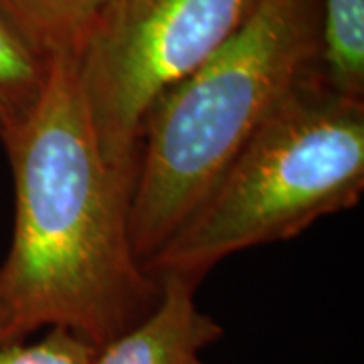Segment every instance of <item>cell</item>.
Returning a JSON list of instances; mask_svg holds the SVG:
<instances>
[{
	"label": "cell",
	"mask_w": 364,
	"mask_h": 364,
	"mask_svg": "<svg viewBox=\"0 0 364 364\" xmlns=\"http://www.w3.org/2000/svg\"><path fill=\"white\" fill-rule=\"evenodd\" d=\"M191 364H205V363H203L200 358H195V360H193V363H191Z\"/></svg>",
	"instance_id": "obj_10"
},
{
	"label": "cell",
	"mask_w": 364,
	"mask_h": 364,
	"mask_svg": "<svg viewBox=\"0 0 364 364\" xmlns=\"http://www.w3.org/2000/svg\"><path fill=\"white\" fill-rule=\"evenodd\" d=\"M97 348L65 328H51L39 342L0 344V364H91Z\"/></svg>",
	"instance_id": "obj_9"
},
{
	"label": "cell",
	"mask_w": 364,
	"mask_h": 364,
	"mask_svg": "<svg viewBox=\"0 0 364 364\" xmlns=\"http://www.w3.org/2000/svg\"><path fill=\"white\" fill-rule=\"evenodd\" d=\"M112 0H0V9L41 51L75 57Z\"/></svg>",
	"instance_id": "obj_8"
},
{
	"label": "cell",
	"mask_w": 364,
	"mask_h": 364,
	"mask_svg": "<svg viewBox=\"0 0 364 364\" xmlns=\"http://www.w3.org/2000/svg\"><path fill=\"white\" fill-rule=\"evenodd\" d=\"M261 0H112L73 57L107 164L134 181L150 107L205 63Z\"/></svg>",
	"instance_id": "obj_4"
},
{
	"label": "cell",
	"mask_w": 364,
	"mask_h": 364,
	"mask_svg": "<svg viewBox=\"0 0 364 364\" xmlns=\"http://www.w3.org/2000/svg\"><path fill=\"white\" fill-rule=\"evenodd\" d=\"M363 191L364 100L332 90L314 69L144 269L200 282L233 253L291 239L356 207Z\"/></svg>",
	"instance_id": "obj_3"
},
{
	"label": "cell",
	"mask_w": 364,
	"mask_h": 364,
	"mask_svg": "<svg viewBox=\"0 0 364 364\" xmlns=\"http://www.w3.org/2000/svg\"><path fill=\"white\" fill-rule=\"evenodd\" d=\"M57 57L23 33L0 9V142L13 140L35 116L51 83Z\"/></svg>",
	"instance_id": "obj_6"
},
{
	"label": "cell",
	"mask_w": 364,
	"mask_h": 364,
	"mask_svg": "<svg viewBox=\"0 0 364 364\" xmlns=\"http://www.w3.org/2000/svg\"><path fill=\"white\" fill-rule=\"evenodd\" d=\"M318 73L348 97L364 100V0H316Z\"/></svg>",
	"instance_id": "obj_7"
},
{
	"label": "cell",
	"mask_w": 364,
	"mask_h": 364,
	"mask_svg": "<svg viewBox=\"0 0 364 364\" xmlns=\"http://www.w3.org/2000/svg\"><path fill=\"white\" fill-rule=\"evenodd\" d=\"M318 51L316 0H261L231 39L150 107L128 203L132 247L142 265L287 93L318 69Z\"/></svg>",
	"instance_id": "obj_2"
},
{
	"label": "cell",
	"mask_w": 364,
	"mask_h": 364,
	"mask_svg": "<svg viewBox=\"0 0 364 364\" xmlns=\"http://www.w3.org/2000/svg\"><path fill=\"white\" fill-rule=\"evenodd\" d=\"M156 279L162 287L156 306L95 352L91 364H191L198 352L221 338V324L196 306L200 282L176 273Z\"/></svg>",
	"instance_id": "obj_5"
},
{
	"label": "cell",
	"mask_w": 364,
	"mask_h": 364,
	"mask_svg": "<svg viewBox=\"0 0 364 364\" xmlns=\"http://www.w3.org/2000/svg\"><path fill=\"white\" fill-rule=\"evenodd\" d=\"M4 148L14 225L0 265V344L51 326L100 350L150 314L162 287L134 253L132 181L100 150L73 57H57L35 116Z\"/></svg>",
	"instance_id": "obj_1"
}]
</instances>
